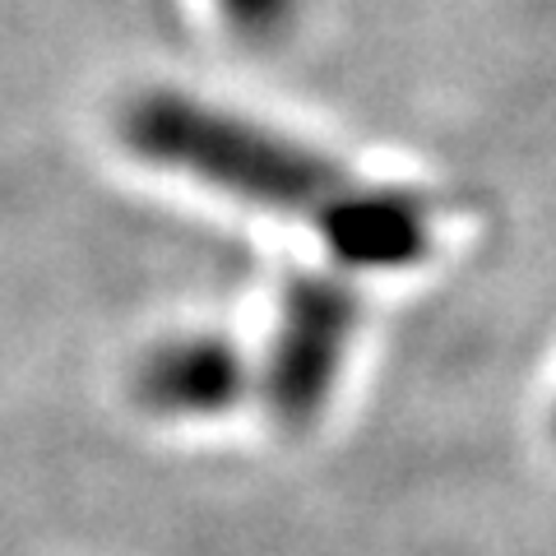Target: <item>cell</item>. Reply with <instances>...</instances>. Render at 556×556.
I'll use <instances>...</instances> for the list:
<instances>
[{
  "label": "cell",
  "instance_id": "6da1fadb",
  "mask_svg": "<svg viewBox=\"0 0 556 556\" xmlns=\"http://www.w3.org/2000/svg\"><path fill=\"white\" fill-rule=\"evenodd\" d=\"M121 139L135 159L186 172V177L255 208L302 214L316 232L357 186V177H348L339 163L311 153L298 139L167 89L139 93L121 112Z\"/></svg>",
  "mask_w": 556,
  "mask_h": 556
},
{
  "label": "cell",
  "instance_id": "7a4b0ae2",
  "mask_svg": "<svg viewBox=\"0 0 556 556\" xmlns=\"http://www.w3.org/2000/svg\"><path fill=\"white\" fill-rule=\"evenodd\" d=\"M362 320L357 292L343 278L298 274L283 292L274 348L265 362V399L283 427L302 431L325 413L339 386L343 357Z\"/></svg>",
  "mask_w": 556,
  "mask_h": 556
},
{
  "label": "cell",
  "instance_id": "3957f363",
  "mask_svg": "<svg viewBox=\"0 0 556 556\" xmlns=\"http://www.w3.org/2000/svg\"><path fill=\"white\" fill-rule=\"evenodd\" d=\"M251 390L241 348L223 334H181L149 348L135 371V399L159 417H218Z\"/></svg>",
  "mask_w": 556,
  "mask_h": 556
},
{
  "label": "cell",
  "instance_id": "277c9868",
  "mask_svg": "<svg viewBox=\"0 0 556 556\" xmlns=\"http://www.w3.org/2000/svg\"><path fill=\"white\" fill-rule=\"evenodd\" d=\"M320 241L353 269H404L431 251V208L413 190L357 181L329 214Z\"/></svg>",
  "mask_w": 556,
  "mask_h": 556
},
{
  "label": "cell",
  "instance_id": "5b68a950",
  "mask_svg": "<svg viewBox=\"0 0 556 556\" xmlns=\"http://www.w3.org/2000/svg\"><path fill=\"white\" fill-rule=\"evenodd\" d=\"M214 5L223 14V24L247 47H269L292 33L302 0H214Z\"/></svg>",
  "mask_w": 556,
  "mask_h": 556
}]
</instances>
